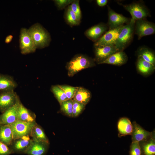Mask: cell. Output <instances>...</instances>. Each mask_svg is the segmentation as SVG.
Wrapping results in <instances>:
<instances>
[{"label":"cell","mask_w":155,"mask_h":155,"mask_svg":"<svg viewBox=\"0 0 155 155\" xmlns=\"http://www.w3.org/2000/svg\"><path fill=\"white\" fill-rule=\"evenodd\" d=\"M95 61L83 55H77L67 64L66 68L69 77H71L80 71L95 65Z\"/></svg>","instance_id":"1"},{"label":"cell","mask_w":155,"mask_h":155,"mask_svg":"<svg viewBox=\"0 0 155 155\" xmlns=\"http://www.w3.org/2000/svg\"><path fill=\"white\" fill-rule=\"evenodd\" d=\"M150 137L139 142L142 155H155V132L153 131Z\"/></svg>","instance_id":"17"},{"label":"cell","mask_w":155,"mask_h":155,"mask_svg":"<svg viewBox=\"0 0 155 155\" xmlns=\"http://www.w3.org/2000/svg\"><path fill=\"white\" fill-rule=\"evenodd\" d=\"M96 2L98 5L100 7H103L106 5L107 0H97Z\"/></svg>","instance_id":"36"},{"label":"cell","mask_w":155,"mask_h":155,"mask_svg":"<svg viewBox=\"0 0 155 155\" xmlns=\"http://www.w3.org/2000/svg\"><path fill=\"white\" fill-rule=\"evenodd\" d=\"M133 130L131 134L132 142H140L148 139L151 136L152 132L148 131L135 121L133 122Z\"/></svg>","instance_id":"15"},{"label":"cell","mask_w":155,"mask_h":155,"mask_svg":"<svg viewBox=\"0 0 155 155\" xmlns=\"http://www.w3.org/2000/svg\"><path fill=\"white\" fill-rule=\"evenodd\" d=\"M13 38V36L11 35H8L6 37L5 42L6 44H8L12 41Z\"/></svg>","instance_id":"37"},{"label":"cell","mask_w":155,"mask_h":155,"mask_svg":"<svg viewBox=\"0 0 155 155\" xmlns=\"http://www.w3.org/2000/svg\"><path fill=\"white\" fill-rule=\"evenodd\" d=\"M108 30L107 24L101 23L87 30L85 34L89 39L95 42Z\"/></svg>","instance_id":"13"},{"label":"cell","mask_w":155,"mask_h":155,"mask_svg":"<svg viewBox=\"0 0 155 155\" xmlns=\"http://www.w3.org/2000/svg\"><path fill=\"white\" fill-rule=\"evenodd\" d=\"M28 30L36 48H43L49 45L51 40L50 35L40 24H34Z\"/></svg>","instance_id":"3"},{"label":"cell","mask_w":155,"mask_h":155,"mask_svg":"<svg viewBox=\"0 0 155 155\" xmlns=\"http://www.w3.org/2000/svg\"><path fill=\"white\" fill-rule=\"evenodd\" d=\"M60 110L67 116L73 117V99H68L60 104Z\"/></svg>","instance_id":"28"},{"label":"cell","mask_w":155,"mask_h":155,"mask_svg":"<svg viewBox=\"0 0 155 155\" xmlns=\"http://www.w3.org/2000/svg\"><path fill=\"white\" fill-rule=\"evenodd\" d=\"M18 120L29 123L36 122L35 114L26 108L20 101L18 108Z\"/></svg>","instance_id":"18"},{"label":"cell","mask_w":155,"mask_h":155,"mask_svg":"<svg viewBox=\"0 0 155 155\" xmlns=\"http://www.w3.org/2000/svg\"><path fill=\"white\" fill-rule=\"evenodd\" d=\"M20 101L19 98L14 105L0 115V125H10L18 120V108Z\"/></svg>","instance_id":"12"},{"label":"cell","mask_w":155,"mask_h":155,"mask_svg":"<svg viewBox=\"0 0 155 155\" xmlns=\"http://www.w3.org/2000/svg\"><path fill=\"white\" fill-rule=\"evenodd\" d=\"M36 123V122L29 123L17 120L10 125L13 140L25 136H30L32 128Z\"/></svg>","instance_id":"6"},{"label":"cell","mask_w":155,"mask_h":155,"mask_svg":"<svg viewBox=\"0 0 155 155\" xmlns=\"http://www.w3.org/2000/svg\"><path fill=\"white\" fill-rule=\"evenodd\" d=\"M129 155H142L139 142H132L130 147Z\"/></svg>","instance_id":"32"},{"label":"cell","mask_w":155,"mask_h":155,"mask_svg":"<svg viewBox=\"0 0 155 155\" xmlns=\"http://www.w3.org/2000/svg\"><path fill=\"white\" fill-rule=\"evenodd\" d=\"M18 84L12 76L0 74V92L14 90Z\"/></svg>","instance_id":"20"},{"label":"cell","mask_w":155,"mask_h":155,"mask_svg":"<svg viewBox=\"0 0 155 155\" xmlns=\"http://www.w3.org/2000/svg\"><path fill=\"white\" fill-rule=\"evenodd\" d=\"M79 2V0H74L69 6L72 10L76 14L78 20L80 21L81 14Z\"/></svg>","instance_id":"33"},{"label":"cell","mask_w":155,"mask_h":155,"mask_svg":"<svg viewBox=\"0 0 155 155\" xmlns=\"http://www.w3.org/2000/svg\"><path fill=\"white\" fill-rule=\"evenodd\" d=\"M155 33V25L146 19L136 20L135 24L134 34L138 40L142 37L154 34Z\"/></svg>","instance_id":"7"},{"label":"cell","mask_w":155,"mask_h":155,"mask_svg":"<svg viewBox=\"0 0 155 155\" xmlns=\"http://www.w3.org/2000/svg\"><path fill=\"white\" fill-rule=\"evenodd\" d=\"M66 17L67 21L71 25H77L80 23V21L76 14L72 10L69 6L66 12Z\"/></svg>","instance_id":"29"},{"label":"cell","mask_w":155,"mask_h":155,"mask_svg":"<svg viewBox=\"0 0 155 155\" xmlns=\"http://www.w3.org/2000/svg\"><path fill=\"white\" fill-rule=\"evenodd\" d=\"M118 136L119 137L127 135H131L133 130L132 123L128 118H121L117 123Z\"/></svg>","instance_id":"19"},{"label":"cell","mask_w":155,"mask_h":155,"mask_svg":"<svg viewBox=\"0 0 155 155\" xmlns=\"http://www.w3.org/2000/svg\"><path fill=\"white\" fill-rule=\"evenodd\" d=\"M30 136H25L14 140L10 147L13 153L25 154L32 139Z\"/></svg>","instance_id":"14"},{"label":"cell","mask_w":155,"mask_h":155,"mask_svg":"<svg viewBox=\"0 0 155 155\" xmlns=\"http://www.w3.org/2000/svg\"><path fill=\"white\" fill-rule=\"evenodd\" d=\"M123 25L109 30L95 42L94 46H115L121 29Z\"/></svg>","instance_id":"10"},{"label":"cell","mask_w":155,"mask_h":155,"mask_svg":"<svg viewBox=\"0 0 155 155\" xmlns=\"http://www.w3.org/2000/svg\"><path fill=\"white\" fill-rule=\"evenodd\" d=\"M64 91L68 99H73L77 87L67 85H59Z\"/></svg>","instance_id":"30"},{"label":"cell","mask_w":155,"mask_h":155,"mask_svg":"<svg viewBox=\"0 0 155 155\" xmlns=\"http://www.w3.org/2000/svg\"><path fill=\"white\" fill-rule=\"evenodd\" d=\"M20 46L21 53L24 55L34 52L37 49L28 30L25 28L20 30Z\"/></svg>","instance_id":"5"},{"label":"cell","mask_w":155,"mask_h":155,"mask_svg":"<svg viewBox=\"0 0 155 155\" xmlns=\"http://www.w3.org/2000/svg\"><path fill=\"white\" fill-rule=\"evenodd\" d=\"M49 145L32 140L25 154L28 155H44L47 152Z\"/></svg>","instance_id":"16"},{"label":"cell","mask_w":155,"mask_h":155,"mask_svg":"<svg viewBox=\"0 0 155 155\" xmlns=\"http://www.w3.org/2000/svg\"><path fill=\"white\" fill-rule=\"evenodd\" d=\"M135 21L131 19L129 23L124 25L121 28L115 45L118 52L123 51L132 40Z\"/></svg>","instance_id":"2"},{"label":"cell","mask_w":155,"mask_h":155,"mask_svg":"<svg viewBox=\"0 0 155 155\" xmlns=\"http://www.w3.org/2000/svg\"><path fill=\"white\" fill-rule=\"evenodd\" d=\"M51 90L60 104L62 102L68 100L64 92L59 85H52L51 87Z\"/></svg>","instance_id":"27"},{"label":"cell","mask_w":155,"mask_h":155,"mask_svg":"<svg viewBox=\"0 0 155 155\" xmlns=\"http://www.w3.org/2000/svg\"><path fill=\"white\" fill-rule=\"evenodd\" d=\"M30 136L34 141L49 144V140L42 128L36 123L32 128Z\"/></svg>","instance_id":"25"},{"label":"cell","mask_w":155,"mask_h":155,"mask_svg":"<svg viewBox=\"0 0 155 155\" xmlns=\"http://www.w3.org/2000/svg\"><path fill=\"white\" fill-rule=\"evenodd\" d=\"M136 67L138 71L144 75L151 74L155 69V65L146 61L140 57H138Z\"/></svg>","instance_id":"23"},{"label":"cell","mask_w":155,"mask_h":155,"mask_svg":"<svg viewBox=\"0 0 155 155\" xmlns=\"http://www.w3.org/2000/svg\"><path fill=\"white\" fill-rule=\"evenodd\" d=\"M14 140L10 125H0V141L11 146Z\"/></svg>","instance_id":"22"},{"label":"cell","mask_w":155,"mask_h":155,"mask_svg":"<svg viewBox=\"0 0 155 155\" xmlns=\"http://www.w3.org/2000/svg\"><path fill=\"white\" fill-rule=\"evenodd\" d=\"M73 117L78 116L84 109L85 105L73 99Z\"/></svg>","instance_id":"31"},{"label":"cell","mask_w":155,"mask_h":155,"mask_svg":"<svg viewBox=\"0 0 155 155\" xmlns=\"http://www.w3.org/2000/svg\"><path fill=\"white\" fill-rule=\"evenodd\" d=\"M122 5L130 13L132 20L136 21L146 19L148 17L151 16L149 10L142 2H136L128 5L122 4Z\"/></svg>","instance_id":"4"},{"label":"cell","mask_w":155,"mask_h":155,"mask_svg":"<svg viewBox=\"0 0 155 155\" xmlns=\"http://www.w3.org/2000/svg\"><path fill=\"white\" fill-rule=\"evenodd\" d=\"M108 20L107 25L109 30L116 28L130 22V18L116 12L109 6H108Z\"/></svg>","instance_id":"11"},{"label":"cell","mask_w":155,"mask_h":155,"mask_svg":"<svg viewBox=\"0 0 155 155\" xmlns=\"http://www.w3.org/2000/svg\"><path fill=\"white\" fill-rule=\"evenodd\" d=\"M19 98L14 90L0 92V112L2 113L13 106Z\"/></svg>","instance_id":"9"},{"label":"cell","mask_w":155,"mask_h":155,"mask_svg":"<svg viewBox=\"0 0 155 155\" xmlns=\"http://www.w3.org/2000/svg\"><path fill=\"white\" fill-rule=\"evenodd\" d=\"M138 57H140L145 61L155 65V55L154 52L145 47L140 48L137 51Z\"/></svg>","instance_id":"26"},{"label":"cell","mask_w":155,"mask_h":155,"mask_svg":"<svg viewBox=\"0 0 155 155\" xmlns=\"http://www.w3.org/2000/svg\"><path fill=\"white\" fill-rule=\"evenodd\" d=\"M128 59L126 54L123 51L117 52L114 54L101 64H107L121 66L126 63Z\"/></svg>","instance_id":"21"},{"label":"cell","mask_w":155,"mask_h":155,"mask_svg":"<svg viewBox=\"0 0 155 155\" xmlns=\"http://www.w3.org/2000/svg\"><path fill=\"white\" fill-rule=\"evenodd\" d=\"M74 0H55L54 1L58 7L60 9L64 8L69 4L71 3Z\"/></svg>","instance_id":"35"},{"label":"cell","mask_w":155,"mask_h":155,"mask_svg":"<svg viewBox=\"0 0 155 155\" xmlns=\"http://www.w3.org/2000/svg\"><path fill=\"white\" fill-rule=\"evenodd\" d=\"M13 153L10 147L0 141V155H9Z\"/></svg>","instance_id":"34"},{"label":"cell","mask_w":155,"mask_h":155,"mask_svg":"<svg viewBox=\"0 0 155 155\" xmlns=\"http://www.w3.org/2000/svg\"><path fill=\"white\" fill-rule=\"evenodd\" d=\"M91 92L87 89L81 87H77L73 99L86 105L91 98Z\"/></svg>","instance_id":"24"},{"label":"cell","mask_w":155,"mask_h":155,"mask_svg":"<svg viewBox=\"0 0 155 155\" xmlns=\"http://www.w3.org/2000/svg\"><path fill=\"white\" fill-rule=\"evenodd\" d=\"M95 61L100 64L111 55L118 52L115 45L94 46Z\"/></svg>","instance_id":"8"}]
</instances>
